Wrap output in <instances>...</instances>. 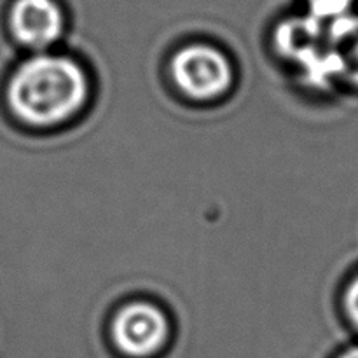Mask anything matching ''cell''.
<instances>
[{
	"mask_svg": "<svg viewBox=\"0 0 358 358\" xmlns=\"http://www.w3.org/2000/svg\"><path fill=\"white\" fill-rule=\"evenodd\" d=\"M175 84L185 96L198 101L215 100L233 86V65L220 49L192 44L178 49L170 63Z\"/></svg>",
	"mask_w": 358,
	"mask_h": 358,
	"instance_id": "obj_2",
	"label": "cell"
},
{
	"mask_svg": "<svg viewBox=\"0 0 358 358\" xmlns=\"http://www.w3.org/2000/svg\"><path fill=\"white\" fill-rule=\"evenodd\" d=\"M343 310L350 325L358 332V271L350 276L345 290H343Z\"/></svg>",
	"mask_w": 358,
	"mask_h": 358,
	"instance_id": "obj_7",
	"label": "cell"
},
{
	"mask_svg": "<svg viewBox=\"0 0 358 358\" xmlns=\"http://www.w3.org/2000/svg\"><path fill=\"white\" fill-rule=\"evenodd\" d=\"M9 24L20 44L44 51L62 38L65 16L56 0H14Z\"/></svg>",
	"mask_w": 358,
	"mask_h": 358,
	"instance_id": "obj_4",
	"label": "cell"
},
{
	"mask_svg": "<svg viewBox=\"0 0 358 358\" xmlns=\"http://www.w3.org/2000/svg\"><path fill=\"white\" fill-rule=\"evenodd\" d=\"M336 358H358V346H352V348L345 350V352L339 353Z\"/></svg>",
	"mask_w": 358,
	"mask_h": 358,
	"instance_id": "obj_8",
	"label": "cell"
},
{
	"mask_svg": "<svg viewBox=\"0 0 358 358\" xmlns=\"http://www.w3.org/2000/svg\"><path fill=\"white\" fill-rule=\"evenodd\" d=\"M325 23V51L332 80L358 90V13L345 14Z\"/></svg>",
	"mask_w": 358,
	"mask_h": 358,
	"instance_id": "obj_5",
	"label": "cell"
},
{
	"mask_svg": "<svg viewBox=\"0 0 358 358\" xmlns=\"http://www.w3.org/2000/svg\"><path fill=\"white\" fill-rule=\"evenodd\" d=\"M90 94L86 72L76 59L41 52L14 70L7 101L17 119L31 126H55L79 114Z\"/></svg>",
	"mask_w": 358,
	"mask_h": 358,
	"instance_id": "obj_1",
	"label": "cell"
},
{
	"mask_svg": "<svg viewBox=\"0 0 358 358\" xmlns=\"http://www.w3.org/2000/svg\"><path fill=\"white\" fill-rule=\"evenodd\" d=\"M358 0H308V14L317 20L331 21L355 10Z\"/></svg>",
	"mask_w": 358,
	"mask_h": 358,
	"instance_id": "obj_6",
	"label": "cell"
},
{
	"mask_svg": "<svg viewBox=\"0 0 358 358\" xmlns=\"http://www.w3.org/2000/svg\"><path fill=\"white\" fill-rule=\"evenodd\" d=\"M171 327L166 313L149 301H133L119 308L110 324L115 350L128 358L159 355L170 341Z\"/></svg>",
	"mask_w": 358,
	"mask_h": 358,
	"instance_id": "obj_3",
	"label": "cell"
}]
</instances>
